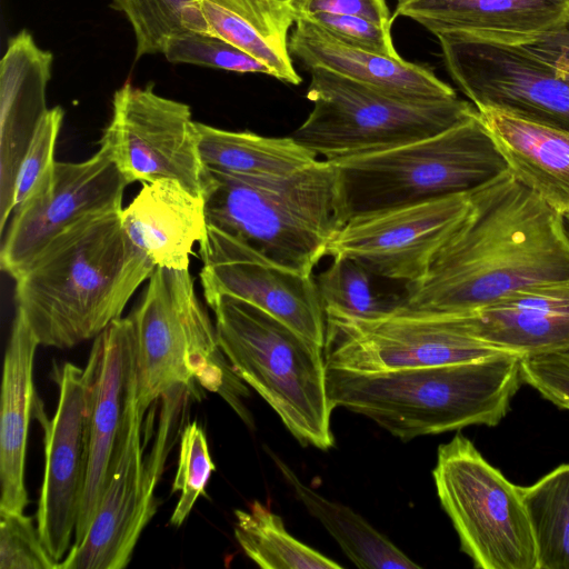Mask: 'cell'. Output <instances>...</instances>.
<instances>
[{
	"instance_id": "obj_1",
	"label": "cell",
	"mask_w": 569,
	"mask_h": 569,
	"mask_svg": "<svg viewBox=\"0 0 569 569\" xmlns=\"http://www.w3.org/2000/svg\"><path fill=\"white\" fill-rule=\"evenodd\" d=\"M470 209L401 309L463 315L511 292L569 279L565 217L509 170L469 191Z\"/></svg>"
},
{
	"instance_id": "obj_2",
	"label": "cell",
	"mask_w": 569,
	"mask_h": 569,
	"mask_svg": "<svg viewBox=\"0 0 569 569\" xmlns=\"http://www.w3.org/2000/svg\"><path fill=\"white\" fill-rule=\"evenodd\" d=\"M120 209L87 217L51 239L14 278V300L39 345L94 339L156 266L128 236Z\"/></svg>"
},
{
	"instance_id": "obj_3",
	"label": "cell",
	"mask_w": 569,
	"mask_h": 569,
	"mask_svg": "<svg viewBox=\"0 0 569 569\" xmlns=\"http://www.w3.org/2000/svg\"><path fill=\"white\" fill-rule=\"evenodd\" d=\"M521 358L493 357L388 372H357L327 367V389L335 408L363 415L408 441L471 425L497 426L525 382Z\"/></svg>"
},
{
	"instance_id": "obj_4",
	"label": "cell",
	"mask_w": 569,
	"mask_h": 569,
	"mask_svg": "<svg viewBox=\"0 0 569 569\" xmlns=\"http://www.w3.org/2000/svg\"><path fill=\"white\" fill-rule=\"evenodd\" d=\"M207 171L203 199L208 224L311 276L346 221L333 164L318 159L295 173L274 178Z\"/></svg>"
},
{
	"instance_id": "obj_5",
	"label": "cell",
	"mask_w": 569,
	"mask_h": 569,
	"mask_svg": "<svg viewBox=\"0 0 569 569\" xmlns=\"http://www.w3.org/2000/svg\"><path fill=\"white\" fill-rule=\"evenodd\" d=\"M208 305L214 312L218 345L233 372L266 400L302 446L331 448L333 407L323 349L242 299L222 295Z\"/></svg>"
},
{
	"instance_id": "obj_6",
	"label": "cell",
	"mask_w": 569,
	"mask_h": 569,
	"mask_svg": "<svg viewBox=\"0 0 569 569\" xmlns=\"http://www.w3.org/2000/svg\"><path fill=\"white\" fill-rule=\"evenodd\" d=\"M330 162L346 221L361 213L468 192L508 170L478 112L428 138Z\"/></svg>"
},
{
	"instance_id": "obj_7",
	"label": "cell",
	"mask_w": 569,
	"mask_h": 569,
	"mask_svg": "<svg viewBox=\"0 0 569 569\" xmlns=\"http://www.w3.org/2000/svg\"><path fill=\"white\" fill-rule=\"evenodd\" d=\"M306 97L313 108L290 137L329 161L378 152L428 138L475 116L458 97L396 96L322 68H311Z\"/></svg>"
},
{
	"instance_id": "obj_8",
	"label": "cell",
	"mask_w": 569,
	"mask_h": 569,
	"mask_svg": "<svg viewBox=\"0 0 569 569\" xmlns=\"http://www.w3.org/2000/svg\"><path fill=\"white\" fill-rule=\"evenodd\" d=\"M137 337L136 400L139 412L178 387L197 381L219 392L233 370L222 365L216 329L187 270L156 267L130 313Z\"/></svg>"
},
{
	"instance_id": "obj_9",
	"label": "cell",
	"mask_w": 569,
	"mask_h": 569,
	"mask_svg": "<svg viewBox=\"0 0 569 569\" xmlns=\"http://www.w3.org/2000/svg\"><path fill=\"white\" fill-rule=\"evenodd\" d=\"M439 501L461 550L479 569H538L535 538L520 487L461 433L438 448L432 470Z\"/></svg>"
},
{
	"instance_id": "obj_10",
	"label": "cell",
	"mask_w": 569,
	"mask_h": 569,
	"mask_svg": "<svg viewBox=\"0 0 569 569\" xmlns=\"http://www.w3.org/2000/svg\"><path fill=\"white\" fill-rule=\"evenodd\" d=\"M500 353L475 336L466 315L412 312L398 306L375 318L326 313L323 356L329 368L388 372Z\"/></svg>"
},
{
	"instance_id": "obj_11",
	"label": "cell",
	"mask_w": 569,
	"mask_h": 569,
	"mask_svg": "<svg viewBox=\"0 0 569 569\" xmlns=\"http://www.w3.org/2000/svg\"><path fill=\"white\" fill-rule=\"evenodd\" d=\"M446 67L477 110L495 109L569 131V71L525 44L435 34Z\"/></svg>"
},
{
	"instance_id": "obj_12",
	"label": "cell",
	"mask_w": 569,
	"mask_h": 569,
	"mask_svg": "<svg viewBox=\"0 0 569 569\" xmlns=\"http://www.w3.org/2000/svg\"><path fill=\"white\" fill-rule=\"evenodd\" d=\"M128 183L176 180L202 196L208 180L190 107L157 94L152 84L114 92L112 117L99 141Z\"/></svg>"
},
{
	"instance_id": "obj_13",
	"label": "cell",
	"mask_w": 569,
	"mask_h": 569,
	"mask_svg": "<svg viewBox=\"0 0 569 569\" xmlns=\"http://www.w3.org/2000/svg\"><path fill=\"white\" fill-rule=\"evenodd\" d=\"M469 209L468 191L357 214L333 234L327 256L350 258L372 274L411 284L427 273Z\"/></svg>"
},
{
	"instance_id": "obj_14",
	"label": "cell",
	"mask_w": 569,
	"mask_h": 569,
	"mask_svg": "<svg viewBox=\"0 0 569 569\" xmlns=\"http://www.w3.org/2000/svg\"><path fill=\"white\" fill-rule=\"evenodd\" d=\"M207 303L228 295L264 310L323 349L326 312L316 280L208 224L199 241Z\"/></svg>"
},
{
	"instance_id": "obj_15",
	"label": "cell",
	"mask_w": 569,
	"mask_h": 569,
	"mask_svg": "<svg viewBox=\"0 0 569 569\" xmlns=\"http://www.w3.org/2000/svg\"><path fill=\"white\" fill-rule=\"evenodd\" d=\"M136 396L127 409L108 468L102 495L83 539L58 569H122L157 509L154 487L161 462L143 461Z\"/></svg>"
},
{
	"instance_id": "obj_16",
	"label": "cell",
	"mask_w": 569,
	"mask_h": 569,
	"mask_svg": "<svg viewBox=\"0 0 569 569\" xmlns=\"http://www.w3.org/2000/svg\"><path fill=\"white\" fill-rule=\"evenodd\" d=\"M128 184L103 147L81 162L57 161L50 182L13 210L0 250L1 269L14 279L68 227L122 208Z\"/></svg>"
},
{
	"instance_id": "obj_17",
	"label": "cell",
	"mask_w": 569,
	"mask_h": 569,
	"mask_svg": "<svg viewBox=\"0 0 569 569\" xmlns=\"http://www.w3.org/2000/svg\"><path fill=\"white\" fill-rule=\"evenodd\" d=\"M83 370L87 469L73 545L83 539L94 517L119 431L136 396L137 337L131 315L112 321L94 338Z\"/></svg>"
},
{
	"instance_id": "obj_18",
	"label": "cell",
	"mask_w": 569,
	"mask_h": 569,
	"mask_svg": "<svg viewBox=\"0 0 569 569\" xmlns=\"http://www.w3.org/2000/svg\"><path fill=\"white\" fill-rule=\"evenodd\" d=\"M59 399L46 431V461L37 527L57 565L71 549L87 469L84 370L66 362L59 375ZM58 569V567H57Z\"/></svg>"
},
{
	"instance_id": "obj_19",
	"label": "cell",
	"mask_w": 569,
	"mask_h": 569,
	"mask_svg": "<svg viewBox=\"0 0 569 569\" xmlns=\"http://www.w3.org/2000/svg\"><path fill=\"white\" fill-rule=\"evenodd\" d=\"M53 56L27 30L12 37L0 64V228L13 211L17 173L32 134L48 111Z\"/></svg>"
},
{
	"instance_id": "obj_20",
	"label": "cell",
	"mask_w": 569,
	"mask_h": 569,
	"mask_svg": "<svg viewBox=\"0 0 569 569\" xmlns=\"http://www.w3.org/2000/svg\"><path fill=\"white\" fill-rule=\"evenodd\" d=\"M480 340L521 359L569 350V279L529 286L463 313Z\"/></svg>"
},
{
	"instance_id": "obj_21",
	"label": "cell",
	"mask_w": 569,
	"mask_h": 569,
	"mask_svg": "<svg viewBox=\"0 0 569 569\" xmlns=\"http://www.w3.org/2000/svg\"><path fill=\"white\" fill-rule=\"evenodd\" d=\"M568 16L569 0H403L393 19L409 18L433 34L460 32L523 44L552 33Z\"/></svg>"
},
{
	"instance_id": "obj_22",
	"label": "cell",
	"mask_w": 569,
	"mask_h": 569,
	"mask_svg": "<svg viewBox=\"0 0 569 569\" xmlns=\"http://www.w3.org/2000/svg\"><path fill=\"white\" fill-rule=\"evenodd\" d=\"M289 36V52L306 69L322 68L382 91L417 100L458 97L428 67L347 46L325 30L297 19Z\"/></svg>"
},
{
	"instance_id": "obj_23",
	"label": "cell",
	"mask_w": 569,
	"mask_h": 569,
	"mask_svg": "<svg viewBox=\"0 0 569 569\" xmlns=\"http://www.w3.org/2000/svg\"><path fill=\"white\" fill-rule=\"evenodd\" d=\"M123 227L156 267L187 270L196 242L206 233L204 199L176 180L143 183L122 208Z\"/></svg>"
},
{
	"instance_id": "obj_24",
	"label": "cell",
	"mask_w": 569,
	"mask_h": 569,
	"mask_svg": "<svg viewBox=\"0 0 569 569\" xmlns=\"http://www.w3.org/2000/svg\"><path fill=\"white\" fill-rule=\"evenodd\" d=\"M477 111L510 173L569 219V131L495 109Z\"/></svg>"
},
{
	"instance_id": "obj_25",
	"label": "cell",
	"mask_w": 569,
	"mask_h": 569,
	"mask_svg": "<svg viewBox=\"0 0 569 569\" xmlns=\"http://www.w3.org/2000/svg\"><path fill=\"white\" fill-rule=\"evenodd\" d=\"M39 341L16 310L7 343L0 416V511L23 512L28 505L24 465L34 398L33 360Z\"/></svg>"
},
{
	"instance_id": "obj_26",
	"label": "cell",
	"mask_w": 569,
	"mask_h": 569,
	"mask_svg": "<svg viewBox=\"0 0 569 569\" xmlns=\"http://www.w3.org/2000/svg\"><path fill=\"white\" fill-rule=\"evenodd\" d=\"M200 10L207 33L260 60L273 78L301 83L288 46L296 19L284 0H200Z\"/></svg>"
},
{
	"instance_id": "obj_27",
	"label": "cell",
	"mask_w": 569,
	"mask_h": 569,
	"mask_svg": "<svg viewBox=\"0 0 569 569\" xmlns=\"http://www.w3.org/2000/svg\"><path fill=\"white\" fill-rule=\"evenodd\" d=\"M199 153L209 171L233 176L274 178L295 173L318 158L290 136L264 137L229 131L197 122Z\"/></svg>"
},
{
	"instance_id": "obj_28",
	"label": "cell",
	"mask_w": 569,
	"mask_h": 569,
	"mask_svg": "<svg viewBox=\"0 0 569 569\" xmlns=\"http://www.w3.org/2000/svg\"><path fill=\"white\" fill-rule=\"evenodd\" d=\"M282 477L307 510L327 529L345 555L363 569H420L385 535L351 508L329 500L303 483L295 471L271 453Z\"/></svg>"
},
{
	"instance_id": "obj_29",
	"label": "cell",
	"mask_w": 569,
	"mask_h": 569,
	"mask_svg": "<svg viewBox=\"0 0 569 569\" xmlns=\"http://www.w3.org/2000/svg\"><path fill=\"white\" fill-rule=\"evenodd\" d=\"M234 537L243 552L263 569H340L341 565L291 536L271 509L253 501L234 511Z\"/></svg>"
},
{
	"instance_id": "obj_30",
	"label": "cell",
	"mask_w": 569,
	"mask_h": 569,
	"mask_svg": "<svg viewBox=\"0 0 569 569\" xmlns=\"http://www.w3.org/2000/svg\"><path fill=\"white\" fill-rule=\"evenodd\" d=\"M520 493L530 520L538 569H569V463Z\"/></svg>"
},
{
	"instance_id": "obj_31",
	"label": "cell",
	"mask_w": 569,
	"mask_h": 569,
	"mask_svg": "<svg viewBox=\"0 0 569 569\" xmlns=\"http://www.w3.org/2000/svg\"><path fill=\"white\" fill-rule=\"evenodd\" d=\"M110 7L126 14L136 37V59L162 53L168 39L207 32L200 0H111Z\"/></svg>"
},
{
	"instance_id": "obj_32",
	"label": "cell",
	"mask_w": 569,
	"mask_h": 569,
	"mask_svg": "<svg viewBox=\"0 0 569 569\" xmlns=\"http://www.w3.org/2000/svg\"><path fill=\"white\" fill-rule=\"evenodd\" d=\"M370 274L350 258H332L331 264L316 280L325 312L375 318L392 309L375 296Z\"/></svg>"
},
{
	"instance_id": "obj_33",
	"label": "cell",
	"mask_w": 569,
	"mask_h": 569,
	"mask_svg": "<svg viewBox=\"0 0 569 569\" xmlns=\"http://www.w3.org/2000/svg\"><path fill=\"white\" fill-rule=\"evenodd\" d=\"M162 54L172 63L273 77L271 69L260 60L227 40L207 32L188 31L173 36L167 40Z\"/></svg>"
},
{
	"instance_id": "obj_34",
	"label": "cell",
	"mask_w": 569,
	"mask_h": 569,
	"mask_svg": "<svg viewBox=\"0 0 569 569\" xmlns=\"http://www.w3.org/2000/svg\"><path fill=\"white\" fill-rule=\"evenodd\" d=\"M214 463L210 457L206 433L197 421L187 425L181 433L180 452L172 492L180 498L170 518V525L180 527L188 518L198 497L204 495Z\"/></svg>"
},
{
	"instance_id": "obj_35",
	"label": "cell",
	"mask_w": 569,
	"mask_h": 569,
	"mask_svg": "<svg viewBox=\"0 0 569 569\" xmlns=\"http://www.w3.org/2000/svg\"><path fill=\"white\" fill-rule=\"evenodd\" d=\"M63 114L61 107L48 109L38 123L17 173L13 210L50 182L57 162L54 149Z\"/></svg>"
},
{
	"instance_id": "obj_36",
	"label": "cell",
	"mask_w": 569,
	"mask_h": 569,
	"mask_svg": "<svg viewBox=\"0 0 569 569\" xmlns=\"http://www.w3.org/2000/svg\"><path fill=\"white\" fill-rule=\"evenodd\" d=\"M38 527L22 512L0 511V569H57Z\"/></svg>"
},
{
	"instance_id": "obj_37",
	"label": "cell",
	"mask_w": 569,
	"mask_h": 569,
	"mask_svg": "<svg viewBox=\"0 0 569 569\" xmlns=\"http://www.w3.org/2000/svg\"><path fill=\"white\" fill-rule=\"evenodd\" d=\"M297 19L316 24L347 46L393 59L401 58L392 42L391 27L381 26L357 16L327 12L300 16Z\"/></svg>"
},
{
	"instance_id": "obj_38",
	"label": "cell",
	"mask_w": 569,
	"mask_h": 569,
	"mask_svg": "<svg viewBox=\"0 0 569 569\" xmlns=\"http://www.w3.org/2000/svg\"><path fill=\"white\" fill-rule=\"evenodd\" d=\"M521 370L525 383L569 410V350L522 359Z\"/></svg>"
},
{
	"instance_id": "obj_39",
	"label": "cell",
	"mask_w": 569,
	"mask_h": 569,
	"mask_svg": "<svg viewBox=\"0 0 569 569\" xmlns=\"http://www.w3.org/2000/svg\"><path fill=\"white\" fill-rule=\"evenodd\" d=\"M295 19L318 12L357 16L378 24L391 27V16L386 0H284Z\"/></svg>"
},
{
	"instance_id": "obj_40",
	"label": "cell",
	"mask_w": 569,
	"mask_h": 569,
	"mask_svg": "<svg viewBox=\"0 0 569 569\" xmlns=\"http://www.w3.org/2000/svg\"><path fill=\"white\" fill-rule=\"evenodd\" d=\"M523 44L543 60L569 71V16L565 23L552 33Z\"/></svg>"
},
{
	"instance_id": "obj_41",
	"label": "cell",
	"mask_w": 569,
	"mask_h": 569,
	"mask_svg": "<svg viewBox=\"0 0 569 569\" xmlns=\"http://www.w3.org/2000/svg\"><path fill=\"white\" fill-rule=\"evenodd\" d=\"M401 1H403V0H398V2H401Z\"/></svg>"
}]
</instances>
